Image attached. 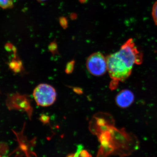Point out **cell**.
I'll return each instance as SVG.
<instances>
[{"mask_svg":"<svg viewBox=\"0 0 157 157\" xmlns=\"http://www.w3.org/2000/svg\"><path fill=\"white\" fill-rule=\"evenodd\" d=\"M106 58L107 71L111 79L110 88L116 89L120 82H123L131 76L135 65L118 51L109 55Z\"/></svg>","mask_w":157,"mask_h":157,"instance_id":"cell-1","label":"cell"},{"mask_svg":"<svg viewBox=\"0 0 157 157\" xmlns=\"http://www.w3.org/2000/svg\"><path fill=\"white\" fill-rule=\"evenodd\" d=\"M33 95L36 103L42 107H48L56 101V91L53 86L46 83L37 86L34 90Z\"/></svg>","mask_w":157,"mask_h":157,"instance_id":"cell-2","label":"cell"},{"mask_svg":"<svg viewBox=\"0 0 157 157\" xmlns=\"http://www.w3.org/2000/svg\"><path fill=\"white\" fill-rule=\"evenodd\" d=\"M86 67L93 76H103L107 71V58L101 52H95L88 58Z\"/></svg>","mask_w":157,"mask_h":157,"instance_id":"cell-3","label":"cell"},{"mask_svg":"<svg viewBox=\"0 0 157 157\" xmlns=\"http://www.w3.org/2000/svg\"><path fill=\"white\" fill-rule=\"evenodd\" d=\"M134 101L135 95L132 91L129 90H121L116 96V104L121 108H128L132 105Z\"/></svg>","mask_w":157,"mask_h":157,"instance_id":"cell-4","label":"cell"},{"mask_svg":"<svg viewBox=\"0 0 157 157\" xmlns=\"http://www.w3.org/2000/svg\"><path fill=\"white\" fill-rule=\"evenodd\" d=\"M67 157H92L89 153L79 147L76 152L68 155Z\"/></svg>","mask_w":157,"mask_h":157,"instance_id":"cell-5","label":"cell"},{"mask_svg":"<svg viewBox=\"0 0 157 157\" xmlns=\"http://www.w3.org/2000/svg\"><path fill=\"white\" fill-rule=\"evenodd\" d=\"M12 0H0V8L3 9H10L13 8Z\"/></svg>","mask_w":157,"mask_h":157,"instance_id":"cell-6","label":"cell"},{"mask_svg":"<svg viewBox=\"0 0 157 157\" xmlns=\"http://www.w3.org/2000/svg\"><path fill=\"white\" fill-rule=\"evenodd\" d=\"M152 16L155 24L157 25V1L153 6L152 9Z\"/></svg>","mask_w":157,"mask_h":157,"instance_id":"cell-7","label":"cell"},{"mask_svg":"<svg viewBox=\"0 0 157 157\" xmlns=\"http://www.w3.org/2000/svg\"><path fill=\"white\" fill-rule=\"evenodd\" d=\"M37 1H39V2H43V1H46V0H37Z\"/></svg>","mask_w":157,"mask_h":157,"instance_id":"cell-8","label":"cell"}]
</instances>
